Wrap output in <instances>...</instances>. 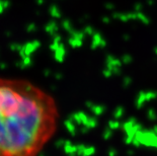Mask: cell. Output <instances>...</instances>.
I'll return each mask as SVG.
<instances>
[{
	"mask_svg": "<svg viewBox=\"0 0 157 156\" xmlns=\"http://www.w3.org/2000/svg\"><path fill=\"white\" fill-rule=\"evenodd\" d=\"M55 97L33 82L0 77V156H37L57 132Z\"/></svg>",
	"mask_w": 157,
	"mask_h": 156,
	"instance_id": "cell-1",
	"label": "cell"
}]
</instances>
